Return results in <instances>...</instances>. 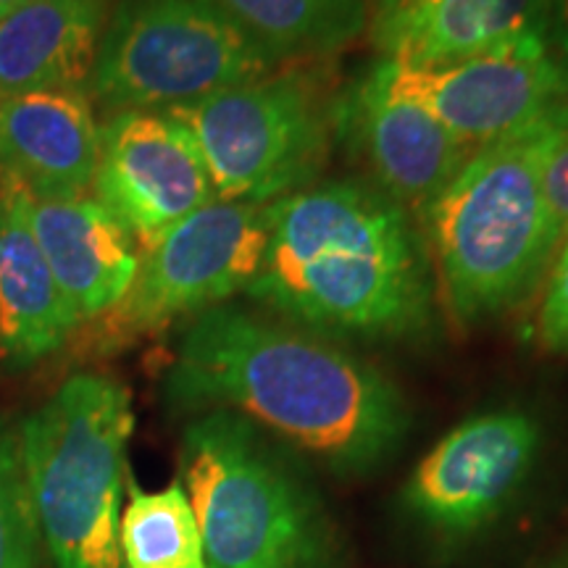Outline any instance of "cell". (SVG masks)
<instances>
[{
    "instance_id": "obj_1",
    "label": "cell",
    "mask_w": 568,
    "mask_h": 568,
    "mask_svg": "<svg viewBox=\"0 0 568 568\" xmlns=\"http://www.w3.org/2000/svg\"><path fill=\"white\" fill-rule=\"evenodd\" d=\"M163 395L182 414L232 410L343 477L387 464L410 429L400 387L368 361L226 303L182 332Z\"/></svg>"
},
{
    "instance_id": "obj_2",
    "label": "cell",
    "mask_w": 568,
    "mask_h": 568,
    "mask_svg": "<svg viewBox=\"0 0 568 568\" xmlns=\"http://www.w3.org/2000/svg\"><path fill=\"white\" fill-rule=\"evenodd\" d=\"M245 295L329 339H414L435 318V264L410 213L372 182H314L268 205Z\"/></svg>"
},
{
    "instance_id": "obj_3",
    "label": "cell",
    "mask_w": 568,
    "mask_h": 568,
    "mask_svg": "<svg viewBox=\"0 0 568 568\" xmlns=\"http://www.w3.org/2000/svg\"><path fill=\"white\" fill-rule=\"evenodd\" d=\"M566 109L477 148L424 213L432 264L460 324L506 314L556 258L560 232L545 166Z\"/></svg>"
},
{
    "instance_id": "obj_4",
    "label": "cell",
    "mask_w": 568,
    "mask_h": 568,
    "mask_svg": "<svg viewBox=\"0 0 568 568\" xmlns=\"http://www.w3.org/2000/svg\"><path fill=\"white\" fill-rule=\"evenodd\" d=\"M132 395L105 374H74L21 422V464L51 568H126L119 545Z\"/></svg>"
},
{
    "instance_id": "obj_5",
    "label": "cell",
    "mask_w": 568,
    "mask_h": 568,
    "mask_svg": "<svg viewBox=\"0 0 568 568\" xmlns=\"http://www.w3.org/2000/svg\"><path fill=\"white\" fill-rule=\"evenodd\" d=\"M180 481L205 568L335 566L316 495L247 418L205 410L184 426Z\"/></svg>"
},
{
    "instance_id": "obj_6",
    "label": "cell",
    "mask_w": 568,
    "mask_h": 568,
    "mask_svg": "<svg viewBox=\"0 0 568 568\" xmlns=\"http://www.w3.org/2000/svg\"><path fill=\"white\" fill-rule=\"evenodd\" d=\"M335 101L316 71L295 67L166 113L195 140L219 201L272 205L324 172Z\"/></svg>"
},
{
    "instance_id": "obj_7",
    "label": "cell",
    "mask_w": 568,
    "mask_h": 568,
    "mask_svg": "<svg viewBox=\"0 0 568 568\" xmlns=\"http://www.w3.org/2000/svg\"><path fill=\"white\" fill-rule=\"evenodd\" d=\"M282 67L216 0H119L88 92L103 111H166Z\"/></svg>"
},
{
    "instance_id": "obj_8",
    "label": "cell",
    "mask_w": 568,
    "mask_h": 568,
    "mask_svg": "<svg viewBox=\"0 0 568 568\" xmlns=\"http://www.w3.org/2000/svg\"><path fill=\"white\" fill-rule=\"evenodd\" d=\"M268 205L211 201L153 243L138 247V272L122 301L92 318L95 351H119L182 316L216 308L251 287L264 266Z\"/></svg>"
},
{
    "instance_id": "obj_9",
    "label": "cell",
    "mask_w": 568,
    "mask_h": 568,
    "mask_svg": "<svg viewBox=\"0 0 568 568\" xmlns=\"http://www.w3.org/2000/svg\"><path fill=\"white\" fill-rule=\"evenodd\" d=\"M389 92L429 111L468 148L527 130L568 103V61L548 38H527L443 67L376 61Z\"/></svg>"
},
{
    "instance_id": "obj_10",
    "label": "cell",
    "mask_w": 568,
    "mask_h": 568,
    "mask_svg": "<svg viewBox=\"0 0 568 568\" xmlns=\"http://www.w3.org/2000/svg\"><path fill=\"white\" fill-rule=\"evenodd\" d=\"M542 429L527 410L503 408L466 418L410 474L408 514L443 535H471L514 500L535 468Z\"/></svg>"
},
{
    "instance_id": "obj_11",
    "label": "cell",
    "mask_w": 568,
    "mask_h": 568,
    "mask_svg": "<svg viewBox=\"0 0 568 568\" xmlns=\"http://www.w3.org/2000/svg\"><path fill=\"white\" fill-rule=\"evenodd\" d=\"M92 193L138 247L216 201L195 140L166 111L111 113Z\"/></svg>"
},
{
    "instance_id": "obj_12",
    "label": "cell",
    "mask_w": 568,
    "mask_h": 568,
    "mask_svg": "<svg viewBox=\"0 0 568 568\" xmlns=\"http://www.w3.org/2000/svg\"><path fill=\"white\" fill-rule=\"evenodd\" d=\"M335 134L374 187L422 219L474 153L429 111L389 92L374 63L337 95Z\"/></svg>"
},
{
    "instance_id": "obj_13",
    "label": "cell",
    "mask_w": 568,
    "mask_h": 568,
    "mask_svg": "<svg viewBox=\"0 0 568 568\" xmlns=\"http://www.w3.org/2000/svg\"><path fill=\"white\" fill-rule=\"evenodd\" d=\"M101 126L84 88L34 90L0 101V176L32 201H74L92 187Z\"/></svg>"
},
{
    "instance_id": "obj_14",
    "label": "cell",
    "mask_w": 568,
    "mask_h": 568,
    "mask_svg": "<svg viewBox=\"0 0 568 568\" xmlns=\"http://www.w3.org/2000/svg\"><path fill=\"white\" fill-rule=\"evenodd\" d=\"M382 61L443 67L527 38H548L545 0H376L366 19Z\"/></svg>"
},
{
    "instance_id": "obj_15",
    "label": "cell",
    "mask_w": 568,
    "mask_h": 568,
    "mask_svg": "<svg viewBox=\"0 0 568 568\" xmlns=\"http://www.w3.org/2000/svg\"><path fill=\"white\" fill-rule=\"evenodd\" d=\"M30 226L80 326L122 301L138 272L132 234L95 197L32 201Z\"/></svg>"
},
{
    "instance_id": "obj_16",
    "label": "cell",
    "mask_w": 568,
    "mask_h": 568,
    "mask_svg": "<svg viewBox=\"0 0 568 568\" xmlns=\"http://www.w3.org/2000/svg\"><path fill=\"white\" fill-rule=\"evenodd\" d=\"M30 195L0 176V351L32 364L80 329L30 226Z\"/></svg>"
},
{
    "instance_id": "obj_17",
    "label": "cell",
    "mask_w": 568,
    "mask_h": 568,
    "mask_svg": "<svg viewBox=\"0 0 568 568\" xmlns=\"http://www.w3.org/2000/svg\"><path fill=\"white\" fill-rule=\"evenodd\" d=\"M105 0H27L0 19V101L34 90H88Z\"/></svg>"
},
{
    "instance_id": "obj_18",
    "label": "cell",
    "mask_w": 568,
    "mask_h": 568,
    "mask_svg": "<svg viewBox=\"0 0 568 568\" xmlns=\"http://www.w3.org/2000/svg\"><path fill=\"white\" fill-rule=\"evenodd\" d=\"M276 61L322 59L364 32V0H216Z\"/></svg>"
},
{
    "instance_id": "obj_19",
    "label": "cell",
    "mask_w": 568,
    "mask_h": 568,
    "mask_svg": "<svg viewBox=\"0 0 568 568\" xmlns=\"http://www.w3.org/2000/svg\"><path fill=\"white\" fill-rule=\"evenodd\" d=\"M119 545L126 568H205L201 529L182 481L148 493L126 477Z\"/></svg>"
},
{
    "instance_id": "obj_20",
    "label": "cell",
    "mask_w": 568,
    "mask_h": 568,
    "mask_svg": "<svg viewBox=\"0 0 568 568\" xmlns=\"http://www.w3.org/2000/svg\"><path fill=\"white\" fill-rule=\"evenodd\" d=\"M38 521L27 493L19 429L0 418V568L38 566Z\"/></svg>"
},
{
    "instance_id": "obj_21",
    "label": "cell",
    "mask_w": 568,
    "mask_h": 568,
    "mask_svg": "<svg viewBox=\"0 0 568 568\" xmlns=\"http://www.w3.org/2000/svg\"><path fill=\"white\" fill-rule=\"evenodd\" d=\"M537 337L545 351L568 355V237L552 261L548 287L537 316Z\"/></svg>"
},
{
    "instance_id": "obj_22",
    "label": "cell",
    "mask_w": 568,
    "mask_h": 568,
    "mask_svg": "<svg viewBox=\"0 0 568 568\" xmlns=\"http://www.w3.org/2000/svg\"><path fill=\"white\" fill-rule=\"evenodd\" d=\"M545 193L560 232V243L568 237V109L560 122L558 138L552 142V151L545 166Z\"/></svg>"
},
{
    "instance_id": "obj_23",
    "label": "cell",
    "mask_w": 568,
    "mask_h": 568,
    "mask_svg": "<svg viewBox=\"0 0 568 568\" xmlns=\"http://www.w3.org/2000/svg\"><path fill=\"white\" fill-rule=\"evenodd\" d=\"M548 3V40L568 61V0H545Z\"/></svg>"
},
{
    "instance_id": "obj_24",
    "label": "cell",
    "mask_w": 568,
    "mask_h": 568,
    "mask_svg": "<svg viewBox=\"0 0 568 568\" xmlns=\"http://www.w3.org/2000/svg\"><path fill=\"white\" fill-rule=\"evenodd\" d=\"M21 3H27V0H0V19H3L6 13H11L13 9H19Z\"/></svg>"
},
{
    "instance_id": "obj_25",
    "label": "cell",
    "mask_w": 568,
    "mask_h": 568,
    "mask_svg": "<svg viewBox=\"0 0 568 568\" xmlns=\"http://www.w3.org/2000/svg\"><path fill=\"white\" fill-rule=\"evenodd\" d=\"M550 568H568V560H564V564H552Z\"/></svg>"
}]
</instances>
